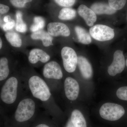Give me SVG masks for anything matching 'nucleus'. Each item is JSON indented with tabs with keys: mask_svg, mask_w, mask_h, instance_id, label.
I'll list each match as a JSON object with an SVG mask.
<instances>
[{
	"mask_svg": "<svg viewBox=\"0 0 127 127\" xmlns=\"http://www.w3.org/2000/svg\"><path fill=\"white\" fill-rule=\"evenodd\" d=\"M16 25L15 22L14 20L11 19L9 22L5 23L3 26V29L5 31H7L11 30Z\"/></svg>",
	"mask_w": 127,
	"mask_h": 127,
	"instance_id": "27",
	"label": "nucleus"
},
{
	"mask_svg": "<svg viewBox=\"0 0 127 127\" xmlns=\"http://www.w3.org/2000/svg\"><path fill=\"white\" fill-rule=\"evenodd\" d=\"M10 2L14 7L23 8L28 2H31L32 0H9Z\"/></svg>",
	"mask_w": 127,
	"mask_h": 127,
	"instance_id": "26",
	"label": "nucleus"
},
{
	"mask_svg": "<svg viewBox=\"0 0 127 127\" xmlns=\"http://www.w3.org/2000/svg\"><path fill=\"white\" fill-rule=\"evenodd\" d=\"M2 46V41L1 39H0V48L1 49Z\"/></svg>",
	"mask_w": 127,
	"mask_h": 127,
	"instance_id": "32",
	"label": "nucleus"
},
{
	"mask_svg": "<svg viewBox=\"0 0 127 127\" xmlns=\"http://www.w3.org/2000/svg\"><path fill=\"white\" fill-rule=\"evenodd\" d=\"M55 2L60 6L69 7L75 4L76 0H54Z\"/></svg>",
	"mask_w": 127,
	"mask_h": 127,
	"instance_id": "24",
	"label": "nucleus"
},
{
	"mask_svg": "<svg viewBox=\"0 0 127 127\" xmlns=\"http://www.w3.org/2000/svg\"><path fill=\"white\" fill-rule=\"evenodd\" d=\"M16 23L15 29L17 31L21 32H25L27 30V27L24 22L22 18V14L20 11H17L16 14Z\"/></svg>",
	"mask_w": 127,
	"mask_h": 127,
	"instance_id": "21",
	"label": "nucleus"
},
{
	"mask_svg": "<svg viewBox=\"0 0 127 127\" xmlns=\"http://www.w3.org/2000/svg\"><path fill=\"white\" fill-rule=\"evenodd\" d=\"M125 57L123 52L121 50H117L114 54L113 61L108 67V74L110 76H114L121 73L125 68Z\"/></svg>",
	"mask_w": 127,
	"mask_h": 127,
	"instance_id": "8",
	"label": "nucleus"
},
{
	"mask_svg": "<svg viewBox=\"0 0 127 127\" xmlns=\"http://www.w3.org/2000/svg\"><path fill=\"white\" fill-rule=\"evenodd\" d=\"M77 65L82 76L84 79L89 80L92 78L93 75L92 67L86 58L82 56H78Z\"/></svg>",
	"mask_w": 127,
	"mask_h": 127,
	"instance_id": "13",
	"label": "nucleus"
},
{
	"mask_svg": "<svg viewBox=\"0 0 127 127\" xmlns=\"http://www.w3.org/2000/svg\"><path fill=\"white\" fill-rule=\"evenodd\" d=\"M126 65H127V60H126Z\"/></svg>",
	"mask_w": 127,
	"mask_h": 127,
	"instance_id": "33",
	"label": "nucleus"
},
{
	"mask_svg": "<svg viewBox=\"0 0 127 127\" xmlns=\"http://www.w3.org/2000/svg\"><path fill=\"white\" fill-rule=\"evenodd\" d=\"M61 54L65 70L68 73L74 72L76 69L78 58L75 50L71 48L65 47L62 49Z\"/></svg>",
	"mask_w": 127,
	"mask_h": 127,
	"instance_id": "6",
	"label": "nucleus"
},
{
	"mask_svg": "<svg viewBox=\"0 0 127 127\" xmlns=\"http://www.w3.org/2000/svg\"><path fill=\"white\" fill-rule=\"evenodd\" d=\"M116 94L119 99L127 101V86L121 87L119 88Z\"/></svg>",
	"mask_w": 127,
	"mask_h": 127,
	"instance_id": "25",
	"label": "nucleus"
},
{
	"mask_svg": "<svg viewBox=\"0 0 127 127\" xmlns=\"http://www.w3.org/2000/svg\"><path fill=\"white\" fill-rule=\"evenodd\" d=\"M75 30L78 39L80 43L88 45L92 42L91 35L84 28L79 26H77L75 28Z\"/></svg>",
	"mask_w": 127,
	"mask_h": 127,
	"instance_id": "18",
	"label": "nucleus"
},
{
	"mask_svg": "<svg viewBox=\"0 0 127 127\" xmlns=\"http://www.w3.org/2000/svg\"><path fill=\"white\" fill-rule=\"evenodd\" d=\"M100 116L105 120L115 121L121 118L125 113L123 107L113 103H106L103 104L99 111Z\"/></svg>",
	"mask_w": 127,
	"mask_h": 127,
	"instance_id": "5",
	"label": "nucleus"
},
{
	"mask_svg": "<svg viewBox=\"0 0 127 127\" xmlns=\"http://www.w3.org/2000/svg\"><path fill=\"white\" fill-rule=\"evenodd\" d=\"M64 92L67 98L71 101L77 99L80 88L76 80L70 77L66 78L64 83Z\"/></svg>",
	"mask_w": 127,
	"mask_h": 127,
	"instance_id": "9",
	"label": "nucleus"
},
{
	"mask_svg": "<svg viewBox=\"0 0 127 127\" xmlns=\"http://www.w3.org/2000/svg\"><path fill=\"white\" fill-rule=\"evenodd\" d=\"M1 103L6 108H15L19 101L26 94V87L22 76L11 75L1 85Z\"/></svg>",
	"mask_w": 127,
	"mask_h": 127,
	"instance_id": "2",
	"label": "nucleus"
},
{
	"mask_svg": "<svg viewBox=\"0 0 127 127\" xmlns=\"http://www.w3.org/2000/svg\"><path fill=\"white\" fill-rule=\"evenodd\" d=\"M70 119L75 127H87L86 119L83 114L78 109H74L72 111Z\"/></svg>",
	"mask_w": 127,
	"mask_h": 127,
	"instance_id": "17",
	"label": "nucleus"
},
{
	"mask_svg": "<svg viewBox=\"0 0 127 127\" xmlns=\"http://www.w3.org/2000/svg\"><path fill=\"white\" fill-rule=\"evenodd\" d=\"M42 74L52 92H56V82L61 80L63 76L59 64L55 61L48 62L43 67Z\"/></svg>",
	"mask_w": 127,
	"mask_h": 127,
	"instance_id": "4",
	"label": "nucleus"
},
{
	"mask_svg": "<svg viewBox=\"0 0 127 127\" xmlns=\"http://www.w3.org/2000/svg\"><path fill=\"white\" fill-rule=\"evenodd\" d=\"M7 41L12 46L20 47L22 45V40L20 35L14 32H8L5 34Z\"/></svg>",
	"mask_w": 127,
	"mask_h": 127,
	"instance_id": "19",
	"label": "nucleus"
},
{
	"mask_svg": "<svg viewBox=\"0 0 127 127\" xmlns=\"http://www.w3.org/2000/svg\"><path fill=\"white\" fill-rule=\"evenodd\" d=\"M9 61L6 57H2L0 59V82L1 86L10 76Z\"/></svg>",
	"mask_w": 127,
	"mask_h": 127,
	"instance_id": "16",
	"label": "nucleus"
},
{
	"mask_svg": "<svg viewBox=\"0 0 127 127\" xmlns=\"http://www.w3.org/2000/svg\"></svg>",
	"mask_w": 127,
	"mask_h": 127,
	"instance_id": "34",
	"label": "nucleus"
},
{
	"mask_svg": "<svg viewBox=\"0 0 127 127\" xmlns=\"http://www.w3.org/2000/svg\"><path fill=\"white\" fill-rule=\"evenodd\" d=\"M10 8L8 6L1 4H0V13L1 14H4L7 13L9 11Z\"/></svg>",
	"mask_w": 127,
	"mask_h": 127,
	"instance_id": "28",
	"label": "nucleus"
},
{
	"mask_svg": "<svg viewBox=\"0 0 127 127\" xmlns=\"http://www.w3.org/2000/svg\"><path fill=\"white\" fill-rule=\"evenodd\" d=\"M89 34L93 39L100 41L110 40L113 39L115 35L112 28L102 25L93 26L89 29Z\"/></svg>",
	"mask_w": 127,
	"mask_h": 127,
	"instance_id": "7",
	"label": "nucleus"
},
{
	"mask_svg": "<svg viewBox=\"0 0 127 127\" xmlns=\"http://www.w3.org/2000/svg\"><path fill=\"white\" fill-rule=\"evenodd\" d=\"M127 0H108V4L112 8L116 10L123 9L125 6Z\"/></svg>",
	"mask_w": 127,
	"mask_h": 127,
	"instance_id": "23",
	"label": "nucleus"
},
{
	"mask_svg": "<svg viewBox=\"0 0 127 127\" xmlns=\"http://www.w3.org/2000/svg\"><path fill=\"white\" fill-rule=\"evenodd\" d=\"M31 37L34 40H40L42 41L44 46L47 47L52 45L53 37L51 35L43 30H40L33 32Z\"/></svg>",
	"mask_w": 127,
	"mask_h": 127,
	"instance_id": "15",
	"label": "nucleus"
},
{
	"mask_svg": "<svg viewBox=\"0 0 127 127\" xmlns=\"http://www.w3.org/2000/svg\"><path fill=\"white\" fill-rule=\"evenodd\" d=\"M91 9L97 15H111L117 11L110 6L109 4L103 2H96L91 6Z\"/></svg>",
	"mask_w": 127,
	"mask_h": 127,
	"instance_id": "14",
	"label": "nucleus"
},
{
	"mask_svg": "<svg viewBox=\"0 0 127 127\" xmlns=\"http://www.w3.org/2000/svg\"><path fill=\"white\" fill-rule=\"evenodd\" d=\"M77 12L88 26H93L96 21L97 16L95 12L85 5H80L78 8Z\"/></svg>",
	"mask_w": 127,
	"mask_h": 127,
	"instance_id": "12",
	"label": "nucleus"
},
{
	"mask_svg": "<svg viewBox=\"0 0 127 127\" xmlns=\"http://www.w3.org/2000/svg\"><path fill=\"white\" fill-rule=\"evenodd\" d=\"M11 20V18L10 16L8 15L5 16L4 18V22L5 23L9 22Z\"/></svg>",
	"mask_w": 127,
	"mask_h": 127,
	"instance_id": "30",
	"label": "nucleus"
},
{
	"mask_svg": "<svg viewBox=\"0 0 127 127\" xmlns=\"http://www.w3.org/2000/svg\"><path fill=\"white\" fill-rule=\"evenodd\" d=\"M45 26V21L42 17L36 16L34 17V23L31 26L30 30L32 32H35L43 29Z\"/></svg>",
	"mask_w": 127,
	"mask_h": 127,
	"instance_id": "22",
	"label": "nucleus"
},
{
	"mask_svg": "<svg viewBox=\"0 0 127 127\" xmlns=\"http://www.w3.org/2000/svg\"><path fill=\"white\" fill-rule=\"evenodd\" d=\"M65 127H76L75 125H73L72 122L71 121L70 119L68 120V122L67 123Z\"/></svg>",
	"mask_w": 127,
	"mask_h": 127,
	"instance_id": "29",
	"label": "nucleus"
},
{
	"mask_svg": "<svg viewBox=\"0 0 127 127\" xmlns=\"http://www.w3.org/2000/svg\"><path fill=\"white\" fill-rule=\"evenodd\" d=\"M35 127H50V126L45 124L41 123L38 124Z\"/></svg>",
	"mask_w": 127,
	"mask_h": 127,
	"instance_id": "31",
	"label": "nucleus"
},
{
	"mask_svg": "<svg viewBox=\"0 0 127 127\" xmlns=\"http://www.w3.org/2000/svg\"><path fill=\"white\" fill-rule=\"evenodd\" d=\"M76 11L75 9L70 7H64L60 10L58 18L62 20H70L75 18Z\"/></svg>",
	"mask_w": 127,
	"mask_h": 127,
	"instance_id": "20",
	"label": "nucleus"
},
{
	"mask_svg": "<svg viewBox=\"0 0 127 127\" xmlns=\"http://www.w3.org/2000/svg\"><path fill=\"white\" fill-rule=\"evenodd\" d=\"M48 32L52 36H62L68 37L70 34V31L67 26L60 22H51L47 25Z\"/></svg>",
	"mask_w": 127,
	"mask_h": 127,
	"instance_id": "10",
	"label": "nucleus"
},
{
	"mask_svg": "<svg viewBox=\"0 0 127 127\" xmlns=\"http://www.w3.org/2000/svg\"><path fill=\"white\" fill-rule=\"evenodd\" d=\"M50 59V55L43 50L39 48H34L30 52L28 61L30 63L35 64L39 62L42 63H46Z\"/></svg>",
	"mask_w": 127,
	"mask_h": 127,
	"instance_id": "11",
	"label": "nucleus"
},
{
	"mask_svg": "<svg viewBox=\"0 0 127 127\" xmlns=\"http://www.w3.org/2000/svg\"><path fill=\"white\" fill-rule=\"evenodd\" d=\"M37 101L31 94H26L15 107L14 117L16 122H25L32 118L38 108Z\"/></svg>",
	"mask_w": 127,
	"mask_h": 127,
	"instance_id": "3",
	"label": "nucleus"
},
{
	"mask_svg": "<svg viewBox=\"0 0 127 127\" xmlns=\"http://www.w3.org/2000/svg\"><path fill=\"white\" fill-rule=\"evenodd\" d=\"M22 76L27 91L36 100L42 103L44 108L49 111H56L58 108L53 96L52 92L45 79L34 74Z\"/></svg>",
	"mask_w": 127,
	"mask_h": 127,
	"instance_id": "1",
	"label": "nucleus"
}]
</instances>
